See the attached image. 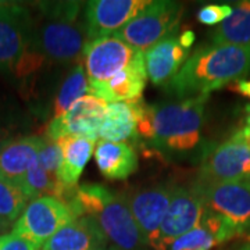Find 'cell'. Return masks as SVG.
Listing matches in <instances>:
<instances>
[{
  "instance_id": "obj_1",
  "label": "cell",
  "mask_w": 250,
  "mask_h": 250,
  "mask_svg": "<svg viewBox=\"0 0 250 250\" xmlns=\"http://www.w3.org/2000/svg\"><path fill=\"white\" fill-rule=\"evenodd\" d=\"M250 74V47L208 45L196 49L164 90L177 99L208 96Z\"/></svg>"
},
{
  "instance_id": "obj_2",
  "label": "cell",
  "mask_w": 250,
  "mask_h": 250,
  "mask_svg": "<svg viewBox=\"0 0 250 250\" xmlns=\"http://www.w3.org/2000/svg\"><path fill=\"white\" fill-rule=\"evenodd\" d=\"M207 102L208 96H197L145 106L138 134L157 152H190L202 141Z\"/></svg>"
},
{
  "instance_id": "obj_3",
  "label": "cell",
  "mask_w": 250,
  "mask_h": 250,
  "mask_svg": "<svg viewBox=\"0 0 250 250\" xmlns=\"http://www.w3.org/2000/svg\"><path fill=\"white\" fill-rule=\"evenodd\" d=\"M81 1L42 3V20H34L32 45L46 62L78 65L89 43L83 20L80 21Z\"/></svg>"
},
{
  "instance_id": "obj_4",
  "label": "cell",
  "mask_w": 250,
  "mask_h": 250,
  "mask_svg": "<svg viewBox=\"0 0 250 250\" xmlns=\"http://www.w3.org/2000/svg\"><path fill=\"white\" fill-rule=\"evenodd\" d=\"M77 205L82 215L95 220L111 246L120 250H147V245L135 223L125 195H118L96 184L80 185Z\"/></svg>"
},
{
  "instance_id": "obj_5",
  "label": "cell",
  "mask_w": 250,
  "mask_h": 250,
  "mask_svg": "<svg viewBox=\"0 0 250 250\" xmlns=\"http://www.w3.org/2000/svg\"><path fill=\"white\" fill-rule=\"evenodd\" d=\"M182 13L184 6L181 3L156 0L113 35L143 53L175 34Z\"/></svg>"
},
{
  "instance_id": "obj_6",
  "label": "cell",
  "mask_w": 250,
  "mask_h": 250,
  "mask_svg": "<svg viewBox=\"0 0 250 250\" xmlns=\"http://www.w3.org/2000/svg\"><path fill=\"white\" fill-rule=\"evenodd\" d=\"M80 217L82 213L77 200L68 205L50 196L38 197L28 203L14 224L13 233L42 248L54 233Z\"/></svg>"
},
{
  "instance_id": "obj_7",
  "label": "cell",
  "mask_w": 250,
  "mask_h": 250,
  "mask_svg": "<svg viewBox=\"0 0 250 250\" xmlns=\"http://www.w3.org/2000/svg\"><path fill=\"white\" fill-rule=\"evenodd\" d=\"M250 177V146L241 131L206 153L197 172L196 185L232 182Z\"/></svg>"
},
{
  "instance_id": "obj_8",
  "label": "cell",
  "mask_w": 250,
  "mask_h": 250,
  "mask_svg": "<svg viewBox=\"0 0 250 250\" xmlns=\"http://www.w3.org/2000/svg\"><path fill=\"white\" fill-rule=\"evenodd\" d=\"M34 38V17L25 6L3 1L0 4V71L17 70L29 52Z\"/></svg>"
},
{
  "instance_id": "obj_9",
  "label": "cell",
  "mask_w": 250,
  "mask_h": 250,
  "mask_svg": "<svg viewBox=\"0 0 250 250\" xmlns=\"http://www.w3.org/2000/svg\"><path fill=\"white\" fill-rule=\"evenodd\" d=\"M205 210V202L193 185L175 187L160 228L149 242V249H170L171 245L179 236L185 235L200 224Z\"/></svg>"
},
{
  "instance_id": "obj_10",
  "label": "cell",
  "mask_w": 250,
  "mask_h": 250,
  "mask_svg": "<svg viewBox=\"0 0 250 250\" xmlns=\"http://www.w3.org/2000/svg\"><path fill=\"white\" fill-rule=\"evenodd\" d=\"M205 206L232 225L238 235L250 232V179L196 185Z\"/></svg>"
},
{
  "instance_id": "obj_11",
  "label": "cell",
  "mask_w": 250,
  "mask_h": 250,
  "mask_svg": "<svg viewBox=\"0 0 250 250\" xmlns=\"http://www.w3.org/2000/svg\"><path fill=\"white\" fill-rule=\"evenodd\" d=\"M106 102L86 95L62 116L52 118L46 128V138L59 141L65 136H81L96 141L106 113Z\"/></svg>"
},
{
  "instance_id": "obj_12",
  "label": "cell",
  "mask_w": 250,
  "mask_h": 250,
  "mask_svg": "<svg viewBox=\"0 0 250 250\" xmlns=\"http://www.w3.org/2000/svg\"><path fill=\"white\" fill-rule=\"evenodd\" d=\"M150 0H93L85 3L83 22L88 38L113 35L146 9Z\"/></svg>"
},
{
  "instance_id": "obj_13",
  "label": "cell",
  "mask_w": 250,
  "mask_h": 250,
  "mask_svg": "<svg viewBox=\"0 0 250 250\" xmlns=\"http://www.w3.org/2000/svg\"><path fill=\"white\" fill-rule=\"evenodd\" d=\"M135 49L114 35L90 41L83 50V68L89 81L106 82L134 60Z\"/></svg>"
},
{
  "instance_id": "obj_14",
  "label": "cell",
  "mask_w": 250,
  "mask_h": 250,
  "mask_svg": "<svg viewBox=\"0 0 250 250\" xmlns=\"http://www.w3.org/2000/svg\"><path fill=\"white\" fill-rule=\"evenodd\" d=\"M174 189V185L160 184L125 195L131 214L147 248L150 239L159 231L163 218L168 210Z\"/></svg>"
},
{
  "instance_id": "obj_15",
  "label": "cell",
  "mask_w": 250,
  "mask_h": 250,
  "mask_svg": "<svg viewBox=\"0 0 250 250\" xmlns=\"http://www.w3.org/2000/svg\"><path fill=\"white\" fill-rule=\"evenodd\" d=\"M146 78L145 57L143 53L138 52L126 68L117 72L106 82L89 81V92L92 96L108 103L138 100L146 86Z\"/></svg>"
},
{
  "instance_id": "obj_16",
  "label": "cell",
  "mask_w": 250,
  "mask_h": 250,
  "mask_svg": "<svg viewBox=\"0 0 250 250\" xmlns=\"http://www.w3.org/2000/svg\"><path fill=\"white\" fill-rule=\"evenodd\" d=\"M146 74L153 85L166 86L182 68L189 50L179 43L178 36H168L143 54Z\"/></svg>"
},
{
  "instance_id": "obj_17",
  "label": "cell",
  "mask_w": 250,
  "mask_h": 250,
  "mask_svg": "<svg viewBox=\"0 0 250 250\" xmlns=\"http://www.w3.org/2000/svg\"><path fill=\"white\" fill-rule=\"evenodd\" d=\"M145 106L142 98L131 102L108 103L99 131L102 141L126 143L138 139V125L142 120Z\"/></svg>"
},
{
  "instance_id": "obj_18",
  "label": "cell",
  "mask_w": 250,
  "mask_h": 250,
  "mask_svg": "<svg viewBox=\"0 0 250 250\" xmlns=\"http://www.w3.org/2000/svg\"><path fill=\"white\" fill-rule=\"evenodd\" d=\"M239 236L236 229L221 215L206 207L202 221L196 228L179 236L168 250H213L215 246Z\"/></svg>"
},
{
  "instance_id": "obj_19",
  "label": "cell",
  "mask_w": 250,
  "mask_h": 250,
  "mask_svg": "<svg viewBox=\"0 0 250 250\" xmlns=\"http://www.w3.org/2000/svg\"><path fill=\"white\" fill-rule=\"evenodd\" d=\"M41 250H107V239L95 220L82 215L54 233Z\"/></svg>"
},
{
  "instance_id": "obj_20",
  "label": "cell",
  "mask_w": 250,
  "mask_h": 250,
  "mask_svg": "<svg viewBox=\"0 0 250 250\" xmlns=\"http://www.w3.org/2000/svg\"><path fill=\"white\" fill-rule=\"evenodd\" d=\"M46 136H24L13 139L0 153V178L20 185L35 164Z\"/></svg>"
},
{
  "instance_id": "obj_21",
  "label": "cell",
  "mask_w": 250,
  "mask_h": 250,
  "mask_svg": "<svg viewBox=\"0 0 250 250\" xmlns=\"http://www.w3.org/2000/svg\"><path fill=\"white\" fill-rule=\"evenodd\" d=\"M95 161L107 179H125L138 168V154L128 143L100 141L95 147Z\"/></svg>"
},
{
  "instance_id": "obj_22",
  "label": "cell",
  "mask_w": 250,
  "mask_h": 250,
  "mask_svg": "<svg viewBox=\"0 0 250 250\" xmlns=\"http://www.w3.org/2000/svg\"><path fill=\"white\" fill-rule=\"evenodd\" d=\"M57 142L62 149V163L57 177L64 185L77 188L82 171L95 152V141L81 136H65Z\"/></svg>"
},
{
  "instance_id": "obj_23",
  "label": "cell",
  "mask_w": 250,
  "mask_h": 250,
  "mask_svg": "<svg viewBox=\"0 0 250 250\" xmlns=\"http://www.w3.org/2000/svg\"><path fill=\"white\" fill-rule=\"evenodd\" d=\"M211 45L250 47V0L239 1L231 16L210 34Z\"/></svg>"
},
{
  "instance_id": "obj_24",
  "label": "cell",
  "mask_w": 250,
  "mask_h": 250,
  "mask_svg": "<svg viewBox=\"0 0 250 250\" xmlns=\"http://www.w3.org/2000/svg\"><path fill=\"white\" fill-rule=\"evenodd\" d=\"M89 92V78L82 64L74 65L64 78L53 102V118L62 116Z\"/></svg>"
},
{
  "instance_id": "obj_25",
  "label": "cell",
  "mask_w": 250,
  "mask_h": 250,
  "mask_svg": "<svg viewBox=\"0 0 250 250\" xmlns=\"http://www.w3.org/2000/svg\"><path fill=\"white\" fill-rule=\"evenodd\" d=\"M31 200L20 185L0 178V217L7 223H14L24 213Z\"/></svg>"
},
{
  "instance_id": "obj_26",
  "label": "cell",
  "mask_w": 250,
  "mask_h": 250,
  "mask_svg": "<svg viewBox=\"0 0 250 250\" xmlns=\"http://www.w3.org/2000/svg\"><path fill=\"white\" fill-rule=\"evenodd\" d=\"M38 163L46 171L57 175V171L60 167V163H62V149H60L57 141H52V139L46 138L45 143L38 154Z\"/></svg>"
},
{
  "instance_id": "obj_27",
  "label": "cell",
  "mask_w": 250,
  "mask_h": 250,
  "mask_svg": "<svg viewBox=\"0 0 250 250\" xmlns=\"http://www.w3.org/2000/svg\"><path fill=\"white\" fill-rule=\"evenodd\" d=\"M232 7L229 4H207L197 11L196 17L203 25H220L231 16Z\"/></svg>"
},
{
  "instance_id": "obj_28",
  "label": "cell",
  "mask_w": 250,
  "mask_h": 250,
  "mask_svg": "<svg viewBox=\"0 0 250 250\" xmlns=\"http://www.w3.org/2000/svg\"><path fill=\"white\" fill-rule=\"evenodd\" d=\"M0 250H41V248L11 232L0 236Z\"/></svg>"
},
{
  "instance_id": "obj_29",
  "label": "cell",
  "mask_w": 250,
  "mask_h": 250,
  "mask_svg": "<svg viewBox=\"0 0 250 250\" xmlns=\"http://www.w3.org/2000/svg\"><path fill=\"white\" fill-rule=\"evenodd\" d=\"M179 39V43L184 46L185 49H190V46L193 45V42H195V32L193 31H190V29H185L181 35L178 36Z\"/></svg>"
},
{
  "instance_id": "obj_30",
  "label": "cell",
  "mask_w": 250,
  "mask_h": 250,
  "mask_svg": "<svg viewBox=\"0 0 250 250\" xmlns=\"http://www.w3.org/2000/svg\"><path fill=\"white\" fill-rule=\"evenodd\" d=\"M233 89L239 92L241 95L250 98V80H241L238 81L233 86Z\"/></svg>"
},
{
  "instance_id": "obj_31",
  "label": "cell",
  "mask_w": 250,
  "mask_h": 250,
  "mask_svg": "<svg viewBox=\"0 0 250 250\" xmlns=\"http://www.w3.org/2000/svg\"><path fill=\"white\" fill-rule=\"evenodd\" d=\"M11 141H13V139H11V136H10L9 131H6L4 128L0 126V153H1V150H3Z\"/></svg>"
},
{
  "instance_id": "obj_32",
  "label": "cell",
  "mask_w": 250,
  "mask_h": 250,
  "mask_svg": "<svg viewBox=\"0 0 250 250\" xmlns=\"http://www.w3.org/2000/svg\"><path fill=\"white\" fill-rule=\"evenodd\" d=\"M10 225H11V224L7 223L6 220H3V218L0 217V236L6 233V231H7V228H9Z\"/></svg>"
},
{
  "instance_id": "obj_33",
  "label": "cell",
  "mask_w": 250,
  "mask_h": 250,
  "mask_svg": "<svg viewBox=\"0 0 250 250\" xmlns=\"http://www.w3.org/2000/svg\"><path fill=\"white\" fill-rule=\"evenodd\" d=\"M242 132H243V135H245V138H246V141H248V143H249V146H250V129L243 128V129H242Z\"/></svg>"
},
{
  "instance_id": "obj_34",
  "label": "cell",
  "mask_w": 250,
  "mask_h": 250,
  "mask_svg": "<svg viewBox=\"0 0 250 250\" xmlns=\"http://www.w3.org/2000/svg\"><path fill=\"white\" fill-rule=\"evenodd\" d=\"M245 128H246V129H250V114L248 116V118H246V125H245Z\"/></svg>"
},
{
  "instance_id": "obj_35",
  "label": "cell",
  "mask_w": 250,
  "mask_h": 250,
  "mask_svg": "<svg viewBox=\"0 0 250 250\" xmlns=\"http://www.w3.org/2000/svg\"><path fill=\"white\" fill-rule=\"evenodd\" d=\"M239 250H250V243H248V245H243Z\"/></svg>"
},
{
  "instance_id": "obj_36",
  "label": "cell",
  "mask_w": 250,
  "mask_h": 250,
  "mask_svg": "<svg viewBox=\"0 0 250 250\" xmlns=\"http://www.w3.org/2000/svg\"><path fill=\"white\" fill-rule=\"evenodd\" d=\"M107 250H120V249H117L116 246H110V248H107Z\"/></svg>"
},
{
  "instance_id": "obj_37",
  "label": "cell",
  "mask_w": 250,
  "mask_h": 250,
  "mask_svg": "<svg viewBox=\"0 0 250 250\" xmlns=\"http://www.w3.org/2000/svg\"><path fill=\"white\" fill-rule=\"evenodd\" d=\"M1 3H3V1H0V4H1Z\"/></svg>"
},
{
  "instance_id": "obj_38",
  "label": "cell",
  "mask_w": 250,
  "mask_h": 250,
  "mask_svg": "<svg viewBox=\"0 0 250 250\" xmlns=\"http://www.w3.org/2000/svg\"><path fill=\"white\" fill-rule=\"evenodd\" d=\"M249 179H250V177H249Z\"/></svg>"
}]
</instances>
